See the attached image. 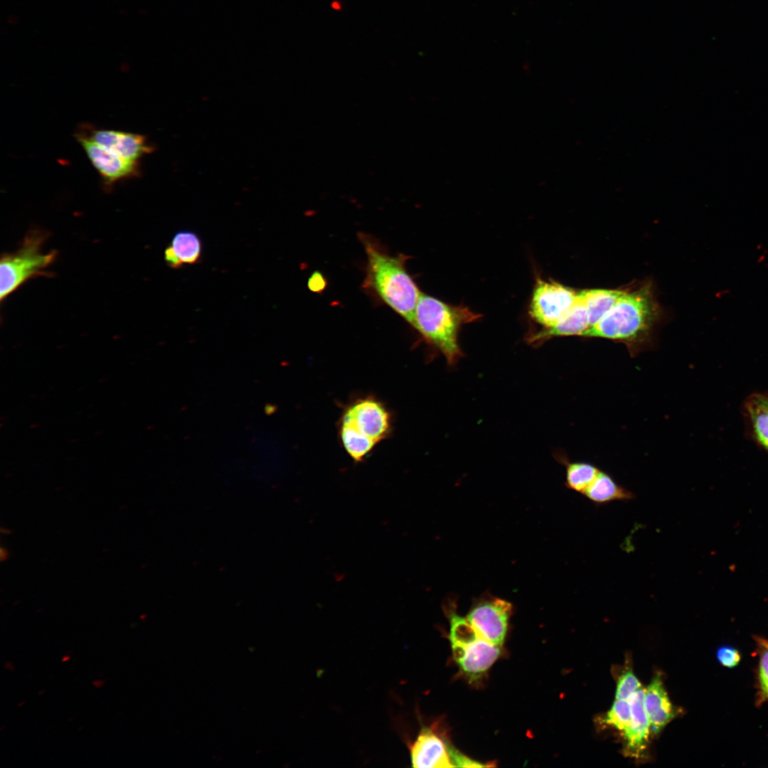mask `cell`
I'll return each instance as SVG.
<instances>
[{
  "instance_id": "19",
  "label": "cell",
  "mask_w": 768,
  "mask_h": 768,
  "mask_svg": "<svg viewBox=\"0 0 768 768\" xmlns=\"http://www.w3.org/2000/svg\"><path fill=\"white\" fill-rule=\"evenodd\" d=\"M565 466L566 486L582 494L599 471L596 466L584 462H567Z\"/></svg>"
},
{
  "instance_id": "17",
  "label": "cell",
  "mask_w": 768,
  "mask_h": 768,
  "mask_svg": "<svg viewBox=\"0 0 768 768\" xmlns=\"http://www.w3.org/2000/svg\"><path fill=\"white\" fill-rule=\"evenodd\" d=\"M583 299L590 328L598 323L625 294L614 289H589L580 292Z\"/></svg>"
},
{
  "instance_id": "21",
  "label": "cell",
  "mask_w": 768,
  "mask_h": 768,
  "mask_svg": "<svg viewBox=\"0 0 768 768\" xmlns=\"http://www.w3.org/2000/svg\"><path fill=\"white\" fill-rule=\"evenodd\" d=\"M641 687V684L632 668H627L618 677L615 699L627 700L632 694Z\"/></svg>"
},
{
  "instance_id": "8",
  "label": "cell",
  "mask_w": 768,
  "mask_h": 768,
  "mask_svg": "<svg viewBox=\"0 0 768 768\" xmlns=\"http://www.w3.org/2000/svg\"><path fill=\"white\" fill-rule=\"evenodd\" d=\"M511 613L510 602L497 597H488L475 603L466 617L485 639L502 646Z\"/></svg>"
},
{
  "instance_id": "18",
  "label": "cell",
  "mask_w": 768,
  "mask_h": 768,
  "mask_svg": "<svg viewBox=\"0 0 768 768\" xmlns=\"http://www.w3.org/2000/svg\"><path fill=\"white\" fill-rule=\"evenodd\" d=\"M183 264L198 263L202 255V242L198 235L190 230L177 232L170 244Z\"/></svg>"
},
{
  "instance_id": "14",
  "label": "cell",
  "mask_w": 768,
  "mask_h": 768,
  "mask_svg": "<svg viewBox=\"0 0 768 768\" xmlns=\"http://www.w3.org/2000/svg\"><path fill=\"white\" fill-rule=\"evenodd\" d=\"M590 328L588 316L580 292L565 314L552 327L542 329L531 334L528 341L540 343L555 336H582Z\"/></svg>"
},
{
  "instance_id": "25",
  "label": "cell",
  "mask_w": 768,
  "mask_h": 768,
  "mask_svg": "<svg viewBox=\"0 0 768 768\" xmlns=\"http://www.w3.org/2000/svg\"><path fill=\"white\" fill-rule=\"evenodd\" d=\"M164 259L166 264L171 268L178 269L182 267L183 263L175 253L171 245L166 247L164 251Z\"/></svg>"
},
{
  "instance_id": "28",
  "label": "cell",
  "mask_w": 768,
  "mask_h": 768,
  "mask_svg": "<svg viewBox=\"0 0 768 768\" xmlns=\"http://www.w3.org/2000/svg\"><path fill=\"white\" fill-rule=\"evenodd\" d=\"M102 684L103 683L101 681H97L93 682V685H95L97 688L100 687Z\"/></svg>"
},
{
  "instance_id": "3",
  "label": "cell",
  "mask_w": 768,
  "mask_h": 768,
  "mask_svg": "<svg viewBox=\"0 0 768 768\" xmlns=\"http://www.w3.org/2000/svg\"><path fill=\"white\" fill-rule=\"evenodd\" d=\"M391 431L390 412L380 400L369 395L358 398L346 407L338 432L348 455L359 462Z\"/></svg>"
},
{
  "instance_id": "16",
  "label": "cell",
  "mask_w": 768,
  "mask_h": 768,
  "mask_svg": "<svg viewBox=\"0 0 768 768\" xmlns=\"http://www.w3.org/2000/svg\"><path fill=\"white\" fill-rule=\"evenodd\" d=\"M742 412L747 433L768 454V410L750 395L743 403Z\"/></svg>"
},
{
  "instance_id": "4",
  "label": "cell",
  "mask_w": 768,
  "mask_h": 768,
  "mask_svg": "<svg viewBox=\"0 0 768 768\" xmlns=\"http://www.w3.org/2000/svg\"><path fill=\"white\" fill-rule=\"evenodd\" d=\"M481 316L466 306L448 304L421 292L412 326L453 364L462 354L458 343L461 326Z\"/></svg>"
},
{
  "instance_id": "1",
  "label": "cell",
  "mask_w": 768,
  "mask_h": 768,
  "mask_svg": "<svg viewBox=\"0 0 768 768\" xmlns=\"http://www.w3.org/2000/svg\"><path fill=\"white\" fill-rule=\"evenodd\" d=\"M358 237L367 256L363 288L412 326L421 292L406 270L409 257L390 255L366 233H359Z\"/></svg>"
},
{
  "instance_id": "15",
  "label": "cell",
  "mask_w": 768,
  "mask_h": 768,
  "mask_svg": "<svg viewBox=\"0 0 768 768\" xmlns=\"http://www.w3.org/2000/svg\"><path fill=\"white\" fill-rule=\"evenodd\" d=\"M582 495L597 505L613 501H628L635 498L631 491L619 485L609 474L600 470Z\"/></svg>"
},
{
  "instance_id": "10",
  "label": "cell",
  "mask_w": 768,
  "mask_h": 768,
  "mask_svg": "<svg viewBox=\"0 0 768 768\" xmlns=\"http://www.w3.org/2000/svg\"><path fill=\"white\" fill-rule=\"evenodd\" d=\"M75 137L107 186L139 174V164L124 159L114 151L79 132Z\"/></svg>"
},
{
  "instance_id": "13",
  "label": "cell",
  "mask_w": 768,
  "mask_h": 768,
  "mask_svg": "<svg viewBox=\"0 0 768 768\" xmlns=\"http://www.w3.org/2000/svg\"><path fill=\"white\" fill-rule=\"evenodd\" d=\"M644 708L651 734L658 735L678 713L672 704L660 674H656L644 690Z\"/></svg>"
},
{
  "instance_id": "2",
  "label": "cell",
  "mask_w": 768,
  "mask_h": 768,
  "mask_svg": "<svg viewBox=\"0 0 768 768\" xmlns=\"http://www.w3.org/2000/svg\"><path fill=\"white\" fill-rule=\"evenodd\" d=\"M658 314L652 291L646 285L626 292L612 309L582 336L623 342L634 354L650 335Z\"/></svg>"
},
{
  "instance_id": "9",
  "label": "cell",
  "mask_w": 768,
  "mask_h": 768,
  "mask_svg": "<svg viewBox=\"0 0 768 768\" xmlns=\"http://www.w3.org/2000/svg\"><path fill=\"white\" fill-rule=\"evenodd\" d=\"M437 727L422 726L410 746L412 766L417 768L454 767L449 742L439 734Z\"/></svg>"
},
{
  "instance_id": "5",
  "label": "cell",
  "mask_w": 768,
  "mask_h": 768,
  "mask_svg": "<svg viewBox=\"0 0 768 768\" xmlns=\"http://www.w3.org/2000/svg\"><path fill=\"white\" fill-rule=\"evenodd\" d=\"M449 639L452 656L462 673L469 682L481 679L501 655L502 646L485 639L466 617L448 611Z\"/></svg>"
},
{
  "instance_id": "7",
  "label": "cell",
  "mask_w": 768,
  "mask_h": 768,
  "mask_svg": "<svg viewBox=\"0 0 768 768\" xmlns=\"http://www.w3.org/2000/svg\"><path fill=\"white\" fill-rule=\"evenodd\" d=\"M577 292L553 280L536 278L529 314L543 329L553 326L575 303Z\"/></svg>"
},
{
  "instance_id": "30",
  "label": "cell",
  "mask_w": 768,
  "mask_h": 768,
  "mask_svg": "<svg viewBox=\"0 0 768 768\" xmlns=\"http://www.w3.org/2000/svg\"><path fill=\"white\" fill-rule=\"evenodd\" d=\"M764 644H765V645H766L767 646H768V642H764Z\"/></svg>"
},
{
  "instance_id": "6",
  "label": "cell",
  "mask_w": 768,
  "mask_h": 768,
  "mask_svg": "<svg viewBox=\"0 0 768 768\" xmlns=\"http://www.w3.org/2000/svg\"><path fill=\"white\" fill-rule=\"evenodd\" d=\"M48 238V233L46 230L33 228L28 232L16 251L1 256V302L28 279L46 273L45 269L54 261L57 254L56 250L43 252V244Z\"/></svg>"
},
{
  "instance_id": "27",
  "label": "cell",
  "mask_w": 768,
  "mask_h": 768,
  "mask_svg": "<svg viewBox=\"0 0 768 768\" xmlns=\"http://www.w3.org/2000/svg\"><path fill=\"white\" fill-rule=\"evenodd\" d=\"M0 557H1V560H4L8 558V553L3 548H1V550H0Z\"/></svg>"
},
{
  "instance_id": "26",
  "label": "cell",
  "mask_w": 768,
  "mask_h": 768,
  "mask_svg": "<svg viewBox=\"0 0 768 768\" xmlns=\"http://www.w3.org/2000/svg\"><path fill=\"white\" fill-rule=\"evenodd\" d=\"M750 396L754 401L768 410V392L756 393L751 394Z\"/></svg>"
},
{
  "instance_id": "20",
  "label": "cell",
  "mask_w": 768,
  "mask_h": 768,
  "mask_svg": "<svg viewBox=\"0 0 768 768\" xmlns=\"http://www.w3.org/2000/svg\"><path fill=\"white\" fill-rule=\"evenodd\" d=\"M602 722L617 730L623 737L631 723V710L629 701L615 699L610 709L602 718Z\"/></svg>"
},
{
  "instance_id": "22",
  "label": "cell",
  "mask_w": 768,
  "mask_h": 768,
  "mask_svg": "<svg viewBox=\"0 0 768 768\" xmlns=\"http://www.w3.org/2000/svg\"><path fill=\"white\" fill-rule=\"evenodd\" d=\"M716 656L720 664L727 668H734L740 661V654L734 647L722 646L718 649Z\"/></svg>"
},
{
  "instance_id": "24",
  "label": "cell",
  "mask_w": 768,
  "mask_h": 768,
  "mask_svg": "<svg viewBox=\"0 0 768 768\" xmlns=\"http://www.w3.org/2000/svg\"><path fill=\"white\" fill-rule=\"evenodd\" d=\"M326 280L324 276L319 272H314L309 278L308 287L314 292H319L324 290L326 287Z\"/></svg>"
},
{
  "instance_id": "29",
  "label": "cell",
  "mask_w": 768,
  "mask_h": 768,
  "mask_svg": "<svg viewBox=\"0 0 768 768\" xmlns=\"http://www.w3.org/2000/svg\"><path fill=\"white\" fill-rule=\"evenodd\" d=\"M68 659H70V656H65L63 658L62 661L64 662L68 661Z\"/></svg>"
},
{
  "instance_id": "23",
  "label": "cell",
  "mask_w": 768,
  "mask_h": 768,
  "mask_svg": "<svg viewBox=\"0 0 768 768\" xmlns=\"http://www.w3.org/2000/svg\"><path fill=\"white\" fill-rule=\"evenodd\" d=\"M763 644L764 647L760 654L758 676L762 693L768 698V646Z\"/></svg>"
},
{
  "instance_id": "12",
  "label": "cell",
  "mask_w": 768,
  "mask_h": 768,
  "mask_svg": "<svg viewBox=\"0 0 768 768\" xmlns=\"http://www.w3.org/2000/svg\"><path fill=\"white\" fill-rule=\"evenodd\" d=\"M627 700L631 710V723L629 730L622 737L624 740V752L627 756L638 759L642 758L646 752L649 736L651 735L644 708V689L641 687Z\"/></svg>"
},
{
  "instance_id": "11",
  "label": "cell",
  "mask_w": 768,
  "mask_h": 768,
  "mask_svg": "<svg viewBox=\"0 0 768 768\" xmlns=\"http://www.w3.org/2000/svg\"><path fill=\"white\" fill-rule=\"evenodd\" d=\"M79 133L133 163L139 164L144 155L153 150L145 137L135 133L91 127Z\"/></svg>"
}]
</instances>
